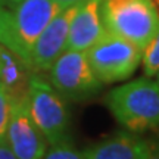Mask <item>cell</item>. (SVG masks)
<instances>
[{"label": "cell", "mask_w": 159, "mask_h": 159, "mask_svg": "<svg viewBox=\"0 0 159 159\" xmlns=\"http://www.w3.org/2000/svg\"><path fill=\"white\" fill-rule=\"evenodd\" d=\"M96 77L103 84L128 80L142 63L143 50L131 41L105 30L99 40L85 50Z\"/></svg>", "instance_id": "cell-3"}, {"label": "cell", "mask_w": 159, "mask_h": 159, "mask_svg": "<svg viewBox=\"0 0 159 159\" xmlns=\"http://www.w3.org/2000/svg\"><path fill=\"white\" fill-rule=\"evenodd\" d=\"M27 106L49 144H56L68 139L69 114L63 97L49 83L37 75H31L25 91Z\"/></svg>", "instance_id": "cell-4"}, {"label": "cell", "mask_w": 159, "mask_h": 159, "mask_svg": "<svg viewBox=\"0 0 159 159\" xmlns=\"http://www.w3.org/2000/svg\"><path fill=\"white\" fill-rule=\"evenodd\" d=\"M41 159H85V156L84 152L77 150L69 139H66L61 143L50 144V149H47Z\"/></svg>", "instance_id": "cell-13"}, {"label": "cell", "mask_w": 159, "mask_h": 159, "mask_svg": "<svg viewBox=\"0 0 159 159\" xmlns=\"http://www.w3.org/2000/svg\"><path fill=\"white\" fill-rule=\"evenodd\" d=\"M153 144V139L133 131H121L84 150L85 159H144Z\"/></svg>", "instance_id": "cell-9"}, {"label": "cell", "mask_w": 159, "mask_h": 159, "mask_svg": "<svg viewBox=\"0 0 159 159\" xmlns=\"http://www.w3.org/2000/svg\"><path fill=\"white\" fill-rule=\"evenodd\" d=\"M77 6L62 9L35 40L30 53V66L33 71H49L57 57L68 49L69 25L77 11Z\"/></svg>", "instance_id": "cell-8"}, {"label": "cell", "mask_w": 159, "mask_h": 159, "mask_svg": "<svg viewBox=\"0 0 159 159\" xmlns=\"http://www.w3.org/2000/svg\"><path fill=\"white\" fill-rule=\"evenodd\" d=\"M13 97L9 90L0 83V142H3L6 137V130L11 118V109Z\"/></svg>", "instance_id": "cell-14"}, {"label": "cell", "mask_w": 159, "mask_h": 159, "mask_svg": "<svg viewBox=\"0 0 159 159\" xmlns=\"http://www.w3.org/2000/svg\"><path fill=\"white\" fill-rule=\"evenodd\" d=\"M5 140L18 159H41L50 146L30 115L25 94L12 102Z\"/></svg>", "instance_id": "cell-7"}, {"label": "cell", "mask_w": 159, "mask_h": 159, "mask_svg": "<svg viewBox=\"0 0 159 159\" xmlns=\"http://www.w3.org/2000/svg\"><path fill=\"white\" fill-rule=\"evenodd\" d=\"M50 85L68 100L83 102L96 96L103 83L96 77L85 52L66 49L49 69Z\"/></svg>", "instance_id": "cell-5"}, {"label": "cell", "mask_w": 159, "mask_h": 159, "mask_svg": "<svg viewBox=\"0 0 159 159\" xmlns=\"http://www.w3.org/2000/svg\"><path fill=\"white\" fill-rule=\"evenodd\" d=\"M144 159H159V137L153 139V144H152V149L149 155Z\"/></svg>", "instance_id": "cell-16"}, {"label": "cell", "mask_w": 159, "mask_h": 159, "mask_svg": "<svg viewBox=\"0 0 159 159\" xmlns=\"http://www.w3.org/2000/svg\"><path fill=\"white\" fill-rule=\"evenodd\" d=\"M155 3H156V6L159 7V0H155Z\"/></svg>", "instance_id": "cell-21"}, {"label": "cell", "mask_w": 159, "mask_h": 159, "mask_svg": "<svg viewBox=\"0 0 159 159\" xmlns=\"http://www.w3.org/2000/svg\"><path fill=\"white\" fill-rule=\"evenodd\" d=\"M63 7L55 0H21L11 9L12 28L19 56L30 65V53L35 40ZM31 68V66H30Z\"/></svg>", "instance_id": "cell-6"}, {"label": "cell", "mask_w": 159, "mask_h": 159, "mask_svg": "<svg viewBox=\"0 0 159 159\" xmlns=\"http://www.w3.org/2000/svg\"><path fill=\"white\" fill-rule=\"evenodd\" d=\"M106 31L144 49L159 27V7L155 0H102Z\"/></svg>", "instance_id": "cell-2"}, {"label": "cell", "mask_w": 159, "mask_h": 159, "mask_svg": "<svg viewBox=\"0 0 159 159\" xmlns=\"http://www.w3.org/2000/svg\"><path fill=\"white\" fill-rule=\"evenodd\" d=\"M0 44L7 47L9 50H12L13 53H16L19 56L18 43L16 39H15V34H13V28H12L11 9L3 7V6H0Z\"/></svg>", "instance_id": "cell-12"}, {"label": "cell", "mask_w": 159, "mask_h": 159, "mask_svg": "<svg viewBox=\"0 0 159 159\" xmlns=\"http://www.w3.org/2000/svg\"><path fill=\"white\" fill-rule=\"evenodd\" d=\"M155 77H156V84H158V85H159V71H158V74L155 75Z\"/></svg>", "instance_id": "cell-20"}, {"label": "cell", "mask_w": 159, "mask_h": 159, "mask_svg": "<svg viewBox=\"0 0 159 159\" xmlns=\"http://www.w3.org/2000/svg\"><path fill=\"white\" fill-rule=\"evenodd\" d=\"M21 0H0V6L3 7H7V9H12L13 6H16Z\"/></svg>", "instance_id": "cell-18"}, {"label": "cell", "mask_w": 159, "mask_h": 159, "mask_svg": "<svg viewBox=\"0 0 159 159\" xmlns=\"http://www.w3.org/2000/svg\"><path fill=\"white\" fill-rule=\"evenodd\" d=\"M57 5L61 6V7H69V6H77L80 5V3H83V2H85V0H55Z\"/></svg>", "instance_id": "cell-17"}, {"label": "cell", "mask_w": 159, "mask_h": 159, "mask_svg": "<svg viewBox=\"0 0 159 159\" xmlns=\"http://www.w3.org/2000/svg\"><path fill=\"white\" fill-rule=\"evenodd\" d=\"M105 105L125 130L143 133L159 127V85L149 77L115 87L106 94Z\"/></svg>", "instance_id": "cell-1"}, {"label": "cell", "mask_w": 159, "mask_h": 159, "mask_svg": "<svg viewBox=\"0 0 159 159\" xmlns=\"http://www.w3.org/2000/svg\"><path fill=\"white\" fill-rule=\"evenodd\" d=\"M3 47H5V46L0 44V62H2V53H3Z\"/></svg>", "instance_id": "cell-19"}, {"label": "cell", "mask_w": 159, "mask_h": 159, "mask_svg": "<svg viewBox=\"0 0 159 159\" xmlns=\"http://www.w3.org/2000/svg\"><path fill=\"white\" fill-rule=\"evenodd\" d=\"M143 72L144 77L152 78L158 74L159 71V27L156 30V33L153 34V37L150 39V41L148 43V46L143 49L142 55V63Z\"/></svg>", "instance_id": "cell-11"}, {"label": "cell", "mask_w": 159, "mask_h": 159, "mask_svg": "<svg viewBox=\"0 0 159 159\" xmlns=\"http://www.w3.org/2000/svg\"><path fill=\"white\" fill-rule=\"evenodd\" d=\"M0 159H18L12 152V149L9 148V144L6 143V140L0 142Z\"/></svg>", "instance_id": "cell-15"}, {"label": "cell", "mask_w": 159, "mask_h": 159, "mask_svg": "<svg viewBox=\"0 0 159 159\" xmlns=\"http://www.w3.org/2000/svg\"><path fill=\"white\" fill-rule=\"evenodd\" d=\"M102 0H85L77 6L68 34V49L85 52L105 33L100 11Z\"/></svg>", "instance_id": "cell-10"}]
</instances>
